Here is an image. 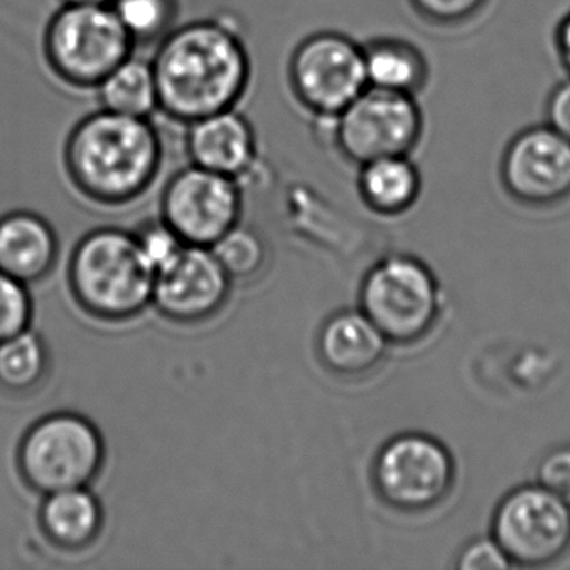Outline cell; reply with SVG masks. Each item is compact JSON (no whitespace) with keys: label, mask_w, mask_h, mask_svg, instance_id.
I'll return each instance as SVG.
<instances>
[{"label":"cell","mask_w":570,"mask_h":570,"mask_svg":"<svg viewBox=\"0 0 570 570\" xmlns=\"http://www.w3.org/2000/svg\"><path fill=\"white\" fill-rule=\"evenodd\" d=\"M151 66L159 112L183 126L238 108L252 86L245 39L222 18L176 26L156 46Z\"/></svg>","instance_id":"obj_1"},{"label":"cell","mask_w":570,"mask_h":570,"mask_svg":"<svg viewBox=\"0 0 570 570\" xmlns=\"http://www.w3.org/2000/svg\"><path fill=\"white\" fill-rule=\"evenodd\" d=\"M62 161L69 181L86 199L125 206L158 179L165 146L151 119L99 109L69 131Z\"/></svg>","instance_id":"obj_2"},{"label":"cell","mask_w":570,"mask_h":570,"mask_svg":"<svg viewBox=\"0 0 570 570\" xmlns=\"http://www.w3.org/2000/svg\"><path fill=\"white\" fill-rule=\"evenodd\" d=\"M69 286L78 305L102 322H128L153 305L155 269L132 233L101 228L72 252Z\"/></svg>","instance_id":"obj_3"},{"label":"cell","mask_w":570,"mask_h":570,"mask_svg":"<svg viewBox=\"0 0 570 570\" xmlns=\"http://www.w3.org/2000/svg\"><path fill=\"white\" fill-rule=\"evenodd\" d=\"M136 49L111 6L61 4L42 35L49 71L78 91H96Z\"/></svg>","instance_id":"obj_4"},{"label":"cell","mask_w":570,"mask_h":570,"mask_svg":"<svg viewBox=\"0 0 570 570\" xmlns=\"http://www.w3.org/2000/svg\"><path fill=\"white\" fill-rule=\"evenodd\" d=\"M105 453V440L91 420L79 413H51L22 435L18 469L29 489L48 495L91 485Z\"/></svg>","instance_id":"obj_5"},{"label":"cell","mask_w":570,"mask_h":570,"mask_svg":"<svg viewBox=\"0 0 570 570\" xmlns=\"http://www.w3.org/2000/svg\"><path fill=\"white\" fill-rule=\"evenodd\" d=\"M362 312L389 343H415L435 326L442 292L432 269L406 255L386 256L362 283Z\"/></svg>","instance_id":"obj_6"},{"label":"cell","mask_w":570,"mask_h":570,"mask_svg":"<svg viewBox=\"0 0 570 570\" xmlns=\"http://www.w3.org/2000/svg\"><path fill=\"white\" fill-rule=\"evenodd\" d=\"M333 149L350 165L385 156L412 155L422 141L425 118L415 96L366 88L328 121Z\"/></svg>","instance_id":"obj_7"},{"label":"cell","mask_w":570,"mask_h":570,"mask_svg":"<svg viewBox=\"0 0 570 570\" xmlns=\"http://www.w3.org/2000/svg\"><path fill=\"white\" fill-rule=\"evenodd\" d=\"M288 85L316 121L335 119L368 88L363 46L336 31L306 36L289 56Z\"/></svg>","instance_id":"obj_8"},{"label":"cell","mask_w":570,"mask_h":570,"mask_svg":"<svg viewBox=\"0 0 570 570\" xmlns=\"http://www.w3.org/2000/svg\"><path fill=\"white\" fill-rule=\"evenodd\" d=\"M492 537L513 567H543L570 549V503L533 483L512 490L497 507Z\"/></svg>","instance_id":"obj_9"},{"label":"cell","mask_w":570,"mask_h":570,"mask_svg":"<svg viewBox=\"0 0 570 570\" xmlns=\"http://www.w3.org/2000/svg\"><path fill=\"white\" fill-rule=\"evenodd\" d=\"M373 480L389 505L420 512L449 495L455 480V463L446 446L433 436L402 433L380 450Z\"/></svg>","instance_id":"obj_10"},{"label":"cell","mask_w":570,"mask_h":570,"mask_svg":"<svg viewBox=\"0 0 570 570\" xmlns=\"http://www.w3.org/2000/svg\"><path fill=\"white\" fill-rule=\"evenodd\" d=\"M242 213L239 181L196 165L178 169L163 189L161 219L186 245L212 248Z\"/></svg>","instance_id":"obj_11"},{"label":"cell","mask_w":570,"mask_h":570,"mask_svg":"<svg viewBox=\"0 0 570 570\" xmlns=\"http://www.w3.org/2000/svg\"><path fill=\"white\" fill-rule=\"evenodd\" d=\"M500 181L520 205L546 208L570 198V141L549 125L517 132L500 158Z\"/></svg>","instance_id":"obj_12"},{"label":"cell","mask_w":570,"mask_h":570,"mask_svg":"<svg viewBox=\"0 0 570 570\" xmlns=\"http://www.w3.org/2000/svg\"><path fill=\"white\" fill-rule=\"evenodd\" d=\"M232 282L212 248L185 245L155 273L153 305L169 322L195 325L222 312Z\"/></svg>","instance_id":"obj_13"},{"label":"cell","mask_w":570,"mask_h":570,"mask_svg":"<svg viewBox=\"0 0 570 570\" xmlns=\"http://www.w3.org/2000/svg\"><path fill=\"white\" fill-rule=\"evenodd\" d=\"M185 128L186 155L191 165L236 181L255 168L258 138L252 121L238 109L206 116Z\"/></svg>","instance_id":"obj_14"},{"label":"cell","mask_w":570,"mask_h":570,"mask_svg":"<svg viewBox=\"0 0 570 570\" xmlns=\"http://www.w3.org/2000/svg\"><path fill=\"white\" fill-rule=\"evenodd\" d=\"M389 340L362 309H346L326 320L320 330L318 353L330 372L360 376L382 363Z\"/></svg>","instance_id":"obj_15"},{"label":"cell","mask_w":570,"mask_h":570,"mask_svg":"<svg viewBox=\"0 0 570 570\" xmlns=\"http://www.w3.org/2000/svg\"><path fill=\"white\" fill-rule=\"evenodd\" d=\"M59 242L52 226L32 212L0 216V272L24 285L41 282L58 262Z\"/></svg>","instance_id":"obj_16"},{"label":"cell","mask_w":570,"mask_h":570,"mask_svg":"<svg viewBox=\"0 0 570 570\" xmlns=\"http://www.w3.org/2000/svg\"><path fill=\"white\" fill-rule=\"evenodd\" d=\"M39 525L46 539L59 549H88L101 535L105 512L89 487L59 490L45 495Z\"/></svg>","instance_id":"obj_17"},{"label":"cell","mask_w":570,"mask_h":570,"mask_svg":"<svg viewBox=\"0 0 570 570\" xmlns=\"http://www.w3.org/2000/svg\"><path fill=\"white\" fill-rule=\"evenodd\" d=\"M362 46L368 88L409 96L425 89L430 66L419 46L395 36H379Z\"/></svg>","instance_id":"obj_18"},{"label":"cell","mask_w":570,"mask_h":570,"mask_svg":"<svg viewBox=\"0 0 570 570\" xmlns=\"http://www.w3.org/2000/svg\"><path fill=\"white\" fill-rule=\"evenodd\" d=\"M356 169L360 198L379 215H402L420 198L422 175L409 155L373 159Z\"/></svg>","instance_id":"obj_19"},{"label":"cell","mask_w":570,"mask_h":570,"mask_svg":"<svg viewBox=\"0 0 570 570\" xmlns=\"http://www.w3.org/2000/svg\"><path fill=\"white\" fill-rule=\"evenodd\" d=\"M99 105L106 111L151 119L159 112L158 88L151 61L132 55L99 85Z\"/></svg>","instance_id":"obj_20"},{"label":"cell","mask_w":570,"mask_h":570,"mask_svg":"<svg viewBox=\"0 0 570 570\" xmlns=\"http://www.w3.org/2000/svg\"><path fill=\"white\" fill-rule=\"evenodd\" d=\"M48 372V345L35 330H24L0 343V389L14 395L35 392Z\"/></svg>","instance_id":"obj_21"},{"label":"cell","mask_w":570,"mask_h":570,"mask_svg":"<svg viewBox=\"0 0 570 570\" xmlns=\"http://www.w3.org/2000/svg\"><path fill=\"white\" fill-rule=\"evenodd\" d=\"M112 11L136 48L158 46L178 26L179 0H112Z\"/></svg>","instance_id":"obj_22"},{"label":"cell","mask_w":570,"mask_h":570,"mask_svg":"<svg viewBox=\"0 0 570 570\" xmlns=\"http://www.w3.org/2000/svg\"><path fill=\"white\" fill-rule=\"evenodd\" d=\"M218 262L233 282L255 278L268 262L265 239L255 229L236 225L212 246Z\"/></svg>","instance_id":"obj_23"},{"label":"cell","mask_w":570,"mask_h":570,"mask_svg":"<svg viewBox=\"0 0 570 570\" xmlns=\"http://www.w3.org/2000/svg\"><path fill=\"white\" fill-rule=\"evenodd\" d=\"M32 298L28 285L0 272V343L31 328Z\"/></svg>","instance_id":"obj_24"},{"label":"cell","mask_w":570,"mask_h":570,"mask_svg":"<svg viewBox=\"0 0 570 570\" xmlns=\"http://www.w3.org/2000/svg\"><path fill=\"white\" fill-rule=\"evenodd\" d=\"M490 0H409L412 11L426 24L440 29L462 28L479 18Z\"/></svg>","instance_id":"obj_25"},{"label":"cell","mask_w":570,"mask_h":570,"mask_svg":"<svg viewBox=\"0 0 570 570\" xmlns=\"http://www.w3.org/2000/svg\"><path fill=\"white\" fill-rule=\"evenodd\" d=\"M136 239H138L139 248H141L142 255L148 259L155 273L166 263L171 262L186 245L163 219L148 223L141 232L136 233Z\"/></svg>","instance_id":"obj_26"},{"label":"cell","mask_w":570,"mask_h":570,"mask_svg":"<svg viewBox=\"0 0 570 570\" xmlns=\"http://www.w3.org/2000/svg\"><path fill=\"white\" fill-rule=\"evenodd\" d=\"M513 563L493 537H480L463 547L456 559L459 570H509Z\"/></svg>","instance_id":"obj_27"},{"label":"cell","mask_w":570,"mask_h":570,"mask_svg":"<svg viewBox=\"0 0 570 570\" xmlns=\"http://www.w3.org/2000/svg\"><path fill=\"white\" fill-rule=\"evenodd\" d=\"M537 483L570 503V445L549 450L537 465Z\"/></svg>","instance_id":"obj_28"},{"label":"cell","mask_w":570,"mask_h":570,"mask_svg":"<svg viewBox=\"0 0 570 570\" xmlns=\"http://www.w3.org/2000/svg\"><path fill=\"white\" fill-rule=\"evenodd\" d=\"M546 125L570 141V78L553 86L546 101Z\"/></svg>","instance_id":"obj_29"},{"label":"cell","mask_w":570,"mask_h":570,"mask_svg":"<svg viewBox=\"0 0 570 570\" xmlns=\"http://www.w3.org/2000/svg\"><path fill=\"white\" fill-rule=\"evenodd\" d=\"M553 48H556L560 66L570 78V9L557 22L556 31H553Z\"/></svg>","instance_id":"obj_30"},{"label":"cell","mask_w":570,"mask_h":570,"mask_svg":"<svg viewBox=\"0 0 570 570\" xmlns=\"http://www.w3.org/2000/svg\"><path fill=\"white\" fill-rule=\"evenodd\" d=\"M61 4L68 6H111L112 0H59Z\"/></svg>","instance_id":"obj_31"}]
</instances>
